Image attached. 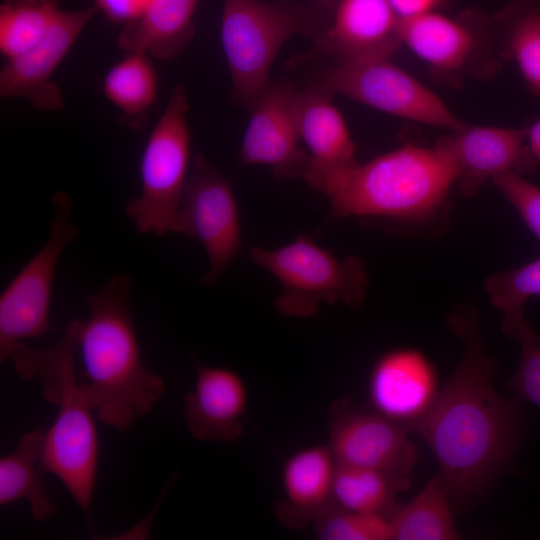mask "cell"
Returning <instances> with one entry per match:
<instances>
[{
	"label": "cell",
	"mask_w": 540,
	"mask_h": 540,
	"mask_svg": "<svg viewBox=\"0 0 540 540\" xmlns=\"http://www.w3.org/2000/svg\"><path fill=\"white\" fill-rule=\"evenodd\" d=\"M176 233L197 239L210 262L203 276L213 285L242 247L237 203L230 183L205 156L195 153L184 188Z\"/></svg>",
	"instance_id": "8fae6325"
},
{
	"label": "cell",
	"mask_w": 540,
	"mask_h": 540,
	"mask_svg": "<svg viewBox=\"0 0 540 540\" xmlns=\"http://www.w3.org/2000/svg\"><path fill=\"white\" fill-rule=\"evenodd\" d=\"M492 182L540 241V187L515 172L499 175Z\"/></svg>",
	"instance_id": "4dcf8cb0"
},
{
	"label": "cell",
	"mask_w": 540,
	"mask_h": 540,
	"mask_svg": "<svg viewBox=\"0 0 540 540\" xmlns=\"http://www.w3.org/2000/svg\"><path fill=\"white\" fill-rule=\"evenodd\" d=\"M199 0H149L124 24L117 45L125 53H143L158 60L179 56L195 34Z\"/></svg>",
	"instance_id": "44dd1931"
},
{
	"label": "cell",
	"mask_w": 540,
	"mask_h": 540,
	"mask_svg": "<svg viewBox=\"0 0 540 540\" xmlns=\"http://www.w3.org/2000/svg\"><path fill=\"white\" fill-rule=\"evenodd\" d=\"M410 486V477L388 471L338 465L333 484V504L359 513L390 518L396 496Z\"/></svg>",
	"instance_id": "d4e9b609"
},
{
	"label": "cell",
	"mask_w": 540,
	"mask_h": 540,
	"mask_svg": "<svg viewBox=\"0 0 540 540\" xmlns=\"http://www.w3.org/2000/svg\"><path fill=\"white\" fill-rule=\"evenodd\" d=\"M61 10L57 0H4L0 5V52L5 59L39 43Z\"/></svg>",
	"instance_id": "4316f807"
},
{
	"label": "cell",
	"mask_w": 540,
	"mask_h": 540,
	"mask_svg": "<svg viewBox=\"0 0 540 540\" xmlns=\"http://www.w3.org/2000/svg\"><path fill=\"white\" fill-rule=\"evenodd\" d=\"M314 525L318 537L323 540L392 539L389 517L354 512L334 504Z\"/></svg>",
	"instance_id": "f1b7e54d"
},
{
	"label": "cell",
	"mask_w": 540,
	"mask_h": 540,
	"mask_svg": "<svg viewBox=\"0 0 540 540\" xmlns=\"http://www.w3.org/2000/svg\"><path fill=\"white\" fill-rule=\"evenodd\" d=\"M76 334L68 323L61 339L44 350L23 342L14 345L10 358L19 377L37 379L43 397L55 404L56 418L45 434L42 473L55 475L91 522V504L99 458L94 419L78 382Z\"/></svg>",
	"instance_id": "277c9868"
},
{
	"label": "cell",
	"mask_w": 540,
	"mask_h": 540,
	"mask_svg": "<svg viewBox=\"0 0 540 540\" xmlns=\"http://www.w3.org/2000/svg\"><path fill=\"white\" fill-rule=\"evenodd\" d=\"M97 11L95 5L61 10L39 43L6 59L0 70L1 99L21 97L39 111L61 110L64 97L52 76Z\"/></svg>",
	"instance_id": "9a60e30c"
},
{
	"label": "cell",
	"mask_w": 540,
	"mask_h": 540,
	"mask_svg": "<svg viewBox=\"0 0 540 540\" xmlns=\"http://www.w3.org/2000/svg\"><path fill=\"white\" fill-rule=\"evenodd\" d=\"M483 286L491 304L503 313L523 309L529 298L540 296V256L519 267L491 273Z\"/></svg>",
	"instance_id": "f546056e"
},
{
	"label": "cell",
	"mask_w": 540,
	"mask_h": 540,
	"mask_svg": "<svg viewBox=\"0 0 540 540\" xmlns=\"http://www.w3.org/2000/svg\"><path fill=\"white\" fill-rule=\"evenodd\" d=\"M451 332L464 342L453 375L426 414L409 426L433 453L455 509L475 501L511 464L523 433L521 399L493 386L496 361L485 349L473 303L448 314Z\"/></svg>",
	"instance_id": "6da1fadb"
},
{
	"label": "cell",
	"mask_w": 540,
	"mask_h": 540,
	"mask_svg": "<svg viewBox=\"0 0 540 540\" xmlns=\"http://www.w3.org/2000/svg\"><path fill=\"white\" fill-rule=\"evenodd\" d=\"M333 96L311 85L296 93V123L308 150L302 178L309 186L357 162L355 143Z\"/></svg>",
	"instance_id": "d6986e66"
},
{
	"label": "cell",
	"mask_w": 540,
	"mask_h": 540,
	"mask_svg": "<svg viewBox=\"0 0 540 540\" xmlns=\"http://www.w3.org/2000/svg\"><path fill=\"white\" fill-rule=\"evenodd\" d=\"M50 236L44 246L11 280L0 295V362L10 358L15 344L51 330L49 311L58 260L78 235L70 198L53 197Z\"/></svg>",
	"instance_id": "30bf717a"
},
{
	"label": "cell",
	"mask_w": 540,
	"mask_h": 540,
	"mask_svg": "<svg viewBox=\"0 0 540 540\" xmlns=\"http://www.w3.org/2000/svg\"><path fill=\"white\" fill-rule=\"evenodd\" d=\"M492 19L502 61L513 62L540 97V0H515Z\"/></svg>",
	"instance_id": "7402d4cb"
},
{
	"label": "cell",
	"mask_w": 540,
	"mask_h": 540,
	"mask_svg": "<svg viewBox=\"0 0 540 540\" xmlns=\"http://www.w3.org/2000/svg\"><path fill=\"white\" fill-rule=\"evenodd\" d=\"M314 44L335 64L390 58L402 45L401 19L388 0H338Z\"/></svg>",
	"instance_id": "2e32d148"
},
{
	"label": "cell",
	"mask_w": 540,
	"mask_h": 540,
	"mask_svg": "<svg viewBox=\"0 0 540 540\" xmlns=\"http://www.w3.org/2000/svg\"><path fill=\"white\" fill-rule=\"evenodd\" d=\"M503 333L520 346L518 368L507 387L521 400L540 408V336L525 319L523 309L503 313Z\"/></svg>",
	"instance_id": "83f0119b"
},
{
	"label": "cell",
	"mask_w": 540,
	"mask_h": 540,
	"mask_svg": "<svg viewBox=\"0 0 540 540\" xmlns=\"http://www.w3.org/2000/svg\"><path fill=\"white\" fill-rule=\"evenodd\" d=\"M94 5L109 20L127 23L143 9L149 0H93Z\"/></svg>",
	"instance_id": "1f68e13d"
},
{
	"label": "cell",
	"mask_w": 540,
	"mask_h": 540,
	"mask_svg": "<svg viewBox=\"0 0 540 540\" xmlns=\"http://www.w3.org/2000/svg\"><path fill=\"white\" fill-rule=\"evenodd\" d=\"M527 147L540 165V117L525 127Z\"/></svg>",
	"instance_id": "836d02e7"
},
{
	"label": "cell",
	"mask_w": 540,
	"mask_h": 540,
	"mask_svg": "<svg viewBox=\"0 0 540 540\" xmlns=\"http://www.w3.org/2000/svg\"><path fill=\"white\" fill-rule=\"evenodd\" d=\"M187 90L177 85L151 131L140 161V195L125 213L142 234L176 232L184 188L190 173L191 134Z\"/></svg>",
	"instance_id": "52a82bcc"
},
{
	"label": "cell",
	"mask_w": 540,
	"mask_h": 540,
	"mask_svg": "<svg viewBox=\"0 0 540 540\" xmlns=\"http://www.w3.org/2000/svg\"><path fill=\"white\" fill-rule=\"evenodd\" d=\"M401 39L447 86L493 77L502 61L493 19L475 13L449 17L434 11L401 20Z\"/></svg>",
	"instance_id": "ba28073f"
},
{
	"label": "cell",
	"mask_w": 540,
	"mask_h": 540,
	"mask_svg": "<svg viewBox=\"0 0 540 540\" xmlns=\"http://www.w3.org/2000/svg\"><path fill=\"white\" fill-rule=\"evenodd\" d=\"M102 91L132 124L140 123L158 93V75L150 56L126 53L106 73Z\"/></svg>",
	"instance_id": "484cf974"
},
{
	"label": "cell",
	"mask_w": 540,
	"mask_h": 540,
	"mask_svg": "<svg viewBox=\"0 0 540 540\" xmlns=\"http://www.w3.org/2000/svg\"><path fill=\"white\" fill-rule=\"evenodd\" d=\"M248 389L243 378L225 367L197 364L194 389L184 398L189 433L201 441L230 443L244 429Z\"/></svg>",
	"instance_id": "ac0fdd59"
},
{
	"label": "cell",
	"mask_w": 540,
	"mask_h": 540,
	"mask_svg": "<svg viewBox=\"0 0 540 540\" xmlns=\"http://www.w3.org/2000/svg\"><path fill=\"white\" fill-rule=\"evenodd\" d=\"M409 432L375 411H358L340 400L331 408L327 445L338 465L409 476L418 459Z\"/></svg>",
	"instance_id": "7c38bea8"
},
{
	"label": "cell",
	"mask_w": 540,
	"mask_h": 540,
	"mask_svg": "<svg viewBox=\"0 0 540 540\" xmlns=\"http://www.w3.org/2000/svg\"><path fill=\"white\" fill-rule=\"evenodd\" d=\"M45 434L42 429L25 433L15 449L0 459V506L27 500L31 515L38 522L57 513L40 475Z\"/></svg>",
	"instance_id": "603a6c76"
},
{
	"label": "cell",
	"mask_w": 540,
	"mask_h": 540,
	"mask_svg": "<svg viewBox=\"0 0 540 540\" xmlns=\"http://www.w3.org/2000/svg\"><path fill=\"white\" fill-rule=\"evenodd\" d=\"M280 1H293V0H280Z\"/></svg>",
	"instance_id": "e575fe53"
},
{
	"label": "cell",
	"mask_w": 540,
	"mask_h": 540,
	"mask_svg": "<svg viewBox=\"0 0 540 540\" xmlns=\"http://www.w3.org/2000/svg\"><path fill=\"white\" fill-rule=\"evenodd\" d=\"M297 88L285 78L266 84L253 105L239 160L242 165H266L282 179L302 177L308 153L300 146L295 117Z\"/></svg>",
	"instance_id": "4fadbf2b"
},
{
	"label": "cell",
	"mask_w": 540,
	"mask_h": 540,
	"mask_svg": "<svg viewBox=\"0 0 540 540\" xmlns=\"http://www.w3.org/2000/svg\"><path fill=\"white\" fill-rule=\"evenodd\" d=\"M333 8L332 0H223L220 37L234 100L250 109L285 42L295 35L314 40L328 26Z\"/></svg>",
	"instance_id": "5b68a950"
},
{
	"label": "cell",
	"mask_w": 540,
	"mask_h": 540,
	"mask_svg": "<svg viewBox=\"0 0 540 540\" xmlns=\"http://www.w3.org/2000/svg\"><path fill=\"white\" fill-rule=\"evenodd\" d=\"M401 20L411 19L437 11L446 0H388Z\"/></svg>",
	"instance_id": "d6a6232c"
},
{
	"label": "cell",
	"mask_w": 540,
	"mask_h": 540,
	"mask_svg": "<svg viewBox=\"0 0 540 540\" xmlns=\"http://www.w3.org/2000/svg\"><path fill=\"white\" fill-rule=\"evenodd\" d=\"M435 146L452 165L461 192L476 195L497 176L534 173L539 164L532 157L523 128L468 126L448 131Z\"/></svg>",
	"instance_id": "5bb4252c"
},
{
	"label": "cell",
	"mask_w": 540,
	"mask_h": 540,
	"mask_svg": "<svg viewBox=\"0 0 540 540\" xmlns=\"http://www.w3.org/2000/svg\"><path fill=\"white\" fill-rule=\"evenodd\" d=\"M131 280L112 277L85 297L87 320H71L87 383L82 394L96 418L126 432L152 410L165 393V382L144 365L134 327L129 296Z\"/></svg>",
	"instance_id": "3957f363"
},
{
	"label": "cell",
	"mask_w": 540,
	"mask_h": 540,
	"mask_svg": "<svg viewBox=\"0 0 540 540\" xmlns=\"http://www.w3.org/2000/svg\"><path fill=\"white\" fill-rule=\"evenodd\" d=\"M439 390L432 362L409 347L383 353L374 362L367 385L373 411L407 428L426 414Z\"/></svg>",
	"instance_id": "e0dca14e"
},
{
	"label": "cell",
	"mask_w": 540,
	"mask_h": 540,
	"mask_svg": "<svg viewBox=\"0 0 540 540\" xmlns=\"http://www.w3.org/2000/svg\"><path fill=\"white\" fill-rule=\"evenodd\" d=\"M453 506L440 477H433L407 504L390 516L392 540H454Z\"/></svg>",
	"instance_id": "cb8c5ba5"
},
{
	"label": "cell",
	"mask_w": 540,
	"mask_h": 540,
	"mask_svg": "<svg viewBox=\"0 0 540 540\" xmlns=\"http://www.w3.org/2000/svg\"><path fill=\"white\" fill-rule=\"evenodd\" d=\"M337 462L328 445L304 447L291 454L281 471V497L275 504L277 520L302 529L333 505Z\"/></svg>",
	"instance_id": "ffe728a7"
},
{
	"label": "cell",
	"mask_w": 540,
	"mask_h": 540,
	"mask_svg": "<svg viewBox=\"0 0 540 540\" xmlns=\"http://www.w3.org/2000/svg\"><path fill=\"white\" fill-rule=\"evenodd\" d=\"M456 173L436 147L406 142L318 180L335 219L356 217L390 234L434 238L450 223Z\"/></svg>",
	"instance_id": "7a4b0ae2"
},
{
	"label": "cell",
	"mask_w": 540,
	"mask_h": 540,
	"mask_svg": "<svg viewBox=\"0 0 540 540\" xmlns=\"http://www.w3.org/2000/svg\"><path fill=\"white\" fill-rule=\"evenodd\" d=\"M249 254L280 282L274 304L287 316H313L323 302L342 301L359 308L365 300L369 281L365 262L356 255L339 259L304 234L276 249L251 247Z\"/></svg>",
	"instance_id": "8992f818"
},
{
	"label": "cell",
	"mask_w": 540,
	"mask_h": 540,
	"mask_svg": "<svg viewBox=\"0 0 540 540\" xmlns=\"http://www.w3.org/2000/svg\"><path fill=\"white\" fill-rule=\"evenodd\" d=\"M310 85L392 116L447 131L466 125L436 93L390 58L334 64L320 72Z\"/></svg>",
	"instance_id": "9c48e42d"
}]
</instances>
